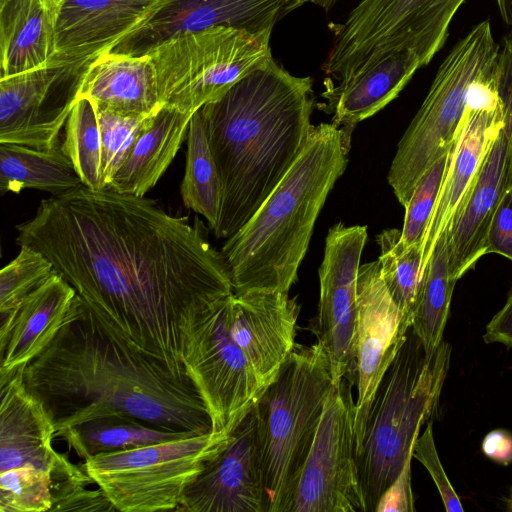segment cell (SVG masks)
Here are the masks:
<instances>
[{
  "mask_svg": "<svg viewBox=\"0 0 512 512\" xmlns=\"http://www.w3.org/2000/svg\"><path fill=\"white\" fill-rule=\"evenodd\" d=\"M180 193L185 207L202 215L214 231L220 215L221 183L200 109L189 123L186 167Z\"/></svg>",
  "mask_w": 512,
  "mask_h": 512,
  "instance_id": "cell-31",
  "label": "cell"
},
{
  "mask_svg": "<svg viewBox=\"0 0 512 512\" xmlns=\"http://www.w3.org/2000/svg\"><path fill=\"white\" fill-rule=\"evenodd\" d=\"M510 188V144L502 126L445 230L448 269L452 280L457 282L486 254L490 222Z\"/></svg>",
  "mask_w": 512,
  "mask_h": 512,
  "instance_id": "cell-21",
  "label": "cell"
},
{
  "mask_svg": "<svg viewBox=\"0 0 512 512\" xmlns=\"http://www.w3.org/2000/svg\"><path fill=\"white\" fill-rule=\"evenodd\" d=\"M451 356L443 340L427 356L411 327L382 379L355 463L361 511L375 512L379 499L401 472L424 423L438 408Z\"/></svg>",
  "mask_w": 512,
  "mask_h": 512,
  "instance_id": "cell-5",
  "label": "cell"
},
{
  "mask_svg": "<svg viewBox=\"0 0 512 512\" xmlns=\"http://www.w3.org/2000/svg\"><path fill=\"white\" fill-rule=\"evenodd\" d=\"M498 91L503 110V128L508 135L510 144L512 178V32L506 34L500 44Z\"/></svg>",
  "mask_w": 512,
  "mask_h": 512,
  "instance_id": "cell-41",
  "label": "cell"
},
{
  "mask_svg": "<svg viewBox=\"0 0 512 512\" xmlns=\"http://www.w3.org/2000/svg\"><path fill=\"white\" fill-rule=\"evenodd\" d=\"M82 71L45 67L0 78V143L59 147V135L76 102Z\"/></svg>",
  "mask_w": 512,
  "mask_h": 512,
  "instance_id": "cell-16",
  "label": "cell"
},
{
  "mask_svg": "<svg viewBox=\"0 0 512 512\" xmlns=\"http://www.w3.org/2000/svg\"><path fill=\"white\" fill-rule=\"evenodd\" d=\"M54 54L49 0H8L0 5V78L45 67Z\"/></svg>",
  "mask_w": 512,
  "mask_h": 512,
  "instance_id": "cell-26",
  "label": "cell"
},
{
  "mask_svg": "<svg viewBox=\"0 0 512 512\" xmlns=\"http://www.w3.org/2000/svg\"><path fill=\"white\" fill-rule=\"evenodd\" d=\"M496 253L512 261V188L501 199L490 222L486 254Z\"/></svg>",
  "mask_w": 512,
  "mask_h": 512,
  "instance_id": "cell-40",
  "label": "cell"
},
{
  "mask_svg": "<svg viewBox=\"0 0 512 512\" xmlns=\"http://www.w3.org/2000/svg\"><path fill=\"white\" fill-rule=\"evenodd\" d=\"M484 341L512 348V287L504 306L492 317L483 335Z\"/></svg>",
  "mask_w": 512,
  "mask_h": 512,
  "instance_id": "cell-43",
  "label": "cell"
},
{
  "mask_svg": "<svg viewBox=\"0 0 512 512\" xmlns=\"http://www.w3.org/2000/svg\"><path fill=\"white\" fill-rule=\"evenodd\" d=\"M350 141L332 122L312 126L289 171L221 249L233 293L289 292L297 280L316 219L346 169Z\"/></svg>",
  "mask_w": 512,
  "mask_h": 512,
  "instance_id": "cell-4",
  "label": "cell"
},
{
  "mask_svg": "<svg viewBox=\"0 0 512 512\" xmlns=\"http://www.w3.org/2000/svg\"><path fill=\"white\" fill-rule=\"evenodd\" d=\"M76 297L75 289L54 270L23 301L0 350V377L26 366L52 342Z\"/></svg>",
  "mask_w": 512,
  "mask_h": 512,
  "instance_id": "cell-25",
  "label": "cell"
},
{
  "mask_svg": "<svg viewBox=\"0 0 512 512\" xmlns=\"http://www.w3.org/2000/svg\"><path fill=\"white\" fill-rule=\"evenodd\" d=\"M503 22L512 27V0H496Z\"/></svg>",
  "mask_w": 512,
  "mask_h": 512,
  "instance_id": "cell-46",
  "label": "cell"
},
{
  "mask_svg": "<svg viewBox=\"0 0 512 512\" xmlns=\"http://www.w3.org/2000/svg\"><path fill=\"white\" fill-rule=\"evenodd\" d=\"M53 272V264L44 254L20 246L18 255L0 271V315H17L23 301Z\"/></svg>",
  "mask_w": 512,
  "mask_h": 512,
  "instance_id": "cell-35",
  "label": "cell"
},
{
  "mask_svg": "<svg viewBox=\"0 0 512 512\" xmlns=\"http://www.w3.org/2000/svg\"><path fill=\"white\" fill-rule=\"evenodd\" d=\"M8 0H0V5L1 4H4L5 2H7Z\"/></svg>",
  "mask_w": 512,
  "mask_h": 512,
  "instance_id": "cell-48",
  "label": "cell"
},
{
  "mask_svg": "<svg viewBox=\"0 0 512 512\" xmlns=\"http://www.w3.org/2000/svg\"><path fill=\"white\" fill-rule=\"evenodd\" d=\"M83 185L61 145L53 149L0 143V193L37 189L53 196Z\"/></svg>",
  "mask_w": 512,
  "mask_h": 512,
  "instance_id": "cell-28",
  "label": "cell"
},
{
  "mask_svg": "<svg viewBox=\"0 0 512 512\" xmlns=\"http://www.w3.org/2000/svg\"><path fill=\"white\" fill-rule=\"evenodd\" d=\"M376 239L382 279L400 310L403 324L409 329L423 277V247L421 244L405 247L401 230L395 228L383 230Z\"/></svg>",
  "mask_w": 512,
  "mask_h": 512,
  "instance_id": "cell-32",
  "label": "cell"
},
{
  "mask_svg": "<svg viewBox=\"0 0 512 512\" xmlns=\"http://www.w3.org/2000/svg\"><path fill=\"white\" fill-rule=\"evenodd\" d=\"M51 507L49 471L26 465L0 472V512H46Z\"/></svg>",
  "mask_w": 512,
  "mask_h": 512,
  "instance_id": "cell-36",
  "label": "cell"
},
{
  "mask_svg": "<svg viewBox=\"0 0 512 512\" xmlns=\"http://www.w3.org/2000/svg\"><path fill=\"white\" fill-rule=\"evenodd\" d=\"M24 368L0 377V472L30 465L51 472L55 426L44 406L28 392Z\"/></svg>",
  "mask_w": 512,
  "mask_h": 512,
  "instance_id": "cell-22",
  "label": "cell"
},
{
  "mask_svg": "<svg viewBox=\"0 0 512 512\" xmlns=\"http://www.w3.org/2000/svg\"><path fill=\"white\" fill-rule=\"evenodd\" d=\"M482 450L486 457L501 465L512 462V433L504 429L490 431L483 439Z\"/></svg>",
  "mask_w": 512,
  "mask_h": 512,
  "instance_id": "cell-44",
  "label": "cell"
},
{
  "mask_svg": "<svg viewBox=\"0 0 512 512\" xmlns=\"http://www.w3.org/2000/svg\"><path fill=\"white\" fill-rule=\"evenodd\" d=\"M231 434L209 432L99 453L84 459L82 466L117 511L177 510L187 487L225 448Z\"/></svg>",
  "mask_w": 512,
  "mask_h": 512,
  "instance_id": "cell-10",
  "label": "cell"
},
{
  "mask_svg": "<svg viewBox=\"0 0 512 512\" xmlns=\"http://www.w3.org/2000/svg\"><path fill=\"white\" fill-rule=\"evenodd\" d=\"M177 510L187 512H268L264 439L257 403L206 462L185 490Z\"/></svg>",
  "mask_w": 512,
  "mask_h": 512,
  "instance_id": "cell-14",
  "label": "cell"
},
{
  "mask_svg": "<svg viewBox=\"0 0 512 512\" xmlns=\"http://www.w3.org/2000/svg\"><path fill=\"white\" fill-rule=\"evenodd\" d=\"M421 67L418 57L405 50L394 53L345 81H324L322 97L326 111L333 113L332 123L351 139L355 126L394 100Z\"/></svg>",
  "mask_w": 512,
  "mask_h": 512,
  "instance_id": "cell-24",
  "label": "cell"
},
{
  "mask_svg": "<svg viewBox=\"0 0 512 512\" xmlns=\"http://www.w3.org/2000/svg\"><path fill=\"white\" fill-rule=\"evenodd\" d=\"M291 0H161L151 13L110 50L142 56L185 32L215 26L253 33L272 32Z\"/></svg>",
  "mask_w": 512,
  "mask_h": 512,
  "instance_id": "cell-18",
  "label": "cell"
},
{
  "mask_svg": "<svg viewBox=\"0 0 512 512\" xmlns=\"http://www.w3.org/2000/svg\"><path fill=\"white\" fill-rule=\"evenodd\" d=\"M299 312L297 298L288 292L251 290L229 297V332L263 390L295 347Z\"/></svg>",
  "mask_w": 512,
  "mask_h": 512,
  "instance_id": "cell-19",
  "label": "cell"
},
{
  "mask_svg": "<svg viewBox=\"0 0 512 512\" xmlns=\"http://www.w3.org/2000/svg\"><path fill=\"white\" fill-rule=\"evenodd\" d=\"M77 98L122 116H149L163 106L157 74L149 55L105 51L88 63L78 83Z\"/></svg>",
  "mask_w": 512,
  "mask_h": 512,
  "instance_id": "cell-23",
  "label": "cell"
},
{
  "mask_svg": "<svg viewBox=\"0 0 512 512\" xmlns=\"http://www.w3.org/2000/svg\"><path fill=\"white\" fill-rule=\"evenodd\" d=\"M490 21L476 24L449 51L428 94L398 143L388 183L405 208L426 170L448 152L461 123L470 85L499 56Z\"/></svg>",
  "mask_w": 512,
  "mask_h": 512,
  "instance_id": "cell-7",
  "label": "cell"
},
{
  "mask_svg": "<svg viewBox=\"0 0 512 512\" xmlns=\"http://www.w3.org/2000/svg\"><path fill=\"white\" fill-rule=\"evenodd\" d=\"M16 230V243L44 254L97 317L180 377L191 326L233 293L202 220L145 196L81 185L43 199Z\"/></svg>",
  "mask_w": 512,
  "mask_h": 512,
  "instance_id": "cell-1",
  "label": "cell"
},
{
  "mask_svg": "<svg viewBox=\"0 0 512 512\" xmlns=\"http://www.w3.org/2000/svg\"><path fill=\"white\" fill-rule=\"evenodd\" d=\"M95 109L102 145V181L104 186L108 187L140 134L152 123L156 113L149 116H122Z\"/></svg>",
  "mask_w": 512,
  "mask_h": 512,
  "instance_id": "cell-37",
  "label": "cell"
},
{
  "mask_svg": "<svg viewBox=\"0 0 512 512\" xmlns=\"http://www.w3.org/2000/svg\"><path fill=\"white\" fill-rule=\"evenodd\" d=\"M55 436L83 422L122 414L171 432H212L191 379L129 342L76 297L52 342L24 368Z\"/></svg>",
  "mask_w": 512,
  "mask_h": 512,
  "instance_id": "cell-2",
  "label": "cell"
},
{
  "mask_svg": "<svg viewBox=\"0 0 512 512\" xmlns=\"http://www.w3.org/2000/svg\"><path fill=\"white\" fill-rule=\"evenodd\" d=\"M407 458L401 472L384 491L375 512H414V497L411 489V460Z\"/></svg>",
  "mask_w": 512,
  "mask_h": 512,
  "instance_id": "cell-42",
  "label": "cell"
},
{
  "mask_svg": "<svg viewBox=\"0 0 512 512\" xmlns=\"http://www.w3.org/2000/svg\"><path fill=\"white\" fill-rule=\"evenodd\" d=\"M502 126L496 60L474 79L468 90L465 111L423 242V273L436 241L449 225Z\"/></svg>",
  "mask_w": 512,
  "mask_h": 512,
  "instance_id": "cell-15",
  "label": "cell"
},
{
  "mask_svg": "<svg viewBox=\"0 0 512 512\" xmlns=\"http://www.w3.org/2000/svg\"><path fill=\"white\" fill-rule=\"evenodd\" d=\"M271 33L215 26L159 44L150 56L163 106L195 113L272 59Z\"/></svg>",
  "mask_w": 512,
  "mask_h": 512,
  "instance_id": "cell-9",
  "label": "cell"
},
{
  "mask_svg": "<svg viewBox=\"0 0 512 512\" xmlns=\"http://www.w3.org/2000/svg\"><path fill=\"white\" fill-rule=\"evenodd\" d=\"M466 0H362L342 24L323 69L338 81L365 72L380 60L411 51L421 67L443 47L450 23Z\"/></svg>",
  "mask_w": 512,
  "mask_h": 512,
  "instance_id": "cell-8",
  "label": "cell"
},
{
  "mask_svg": "<svg viewBox=\"0 0 512 512\" xmlns=\"http://www.w3.org/2000/svg\"><path fill=\"white\" fill-rule=\"evenodd\" d=\"M332 385L322 343L295 344L257 402L264 439L268 512H290Z\"/></svg>",
  "mask_w": 512,
  "mask_h": 512,
  "instance_id": "cell-6",
  "label": "cell"
},
{
  "mask_svg": "<svg viewBox=\"0 0 512 512\" xmlns=\"http://www.w3.org/2000/svg\"><path fill=\"white\" fill-rule=\"evenodd\" d=\"M229 297L209 307L193 323L182 359L207 408L212 432L225 434L233 432L264 392L229 332Z\"/></svg>",
  "mask_w": 512,
  "mask_h": 512,
  "instance_id": "cell-11",
  "label": "cell"
},
{
  "mask_svg": "<svg viewBox=\"0 0 512 512\" xmlns=\"http://www.w3.org/2000/svg\"><path fill=\"white\" fill-rule=\"evenodd\" d=\"M61 147L84 186L106 188L102 181V145L96 109L87 98H77L65 125Z\"/></svg>",
  "mask_w": 512,
  "mask_h": 512,
  "instance_id": "cell-33",
  "label": "cell"
},
{
  "mask_svg": "<svg viewBox=\"0 0 512 512\" xmlns=\"http://www.w3.org/2000/svg\"><path fill=\"white\" fill-rule=\"evenodd\" d=\"M352 385L344 377L328 391L290 512L361 511Z\"/></svg>",
  "mask_w": 512,
  "mask_h": 512,
  "instance_id": "cell-12",
  "label": "cell"
},
{
  "mask_svg": "<svg viewBox=\"0 0 512 512\" xmlns=\"http://www.w3.org/2000/svg\"><path fill=\"white\" fill-rule=\"evenodd\" d=\"M193 114L162 106L136 140L108 188L122 194L145 196L178 153Z\"/></svg>",
  "mask_w": 512,
  "mask_h": 512,
  "instance_id": "cell-27",
  "label": "cell"
},
{
  "mask_svg": "<svg viewBox=\"0 0 512 512\" xmlns=\"http://www.w3.org/2000/svg\"><path fill=\"white\" fill-rule=\"evenodd\" d=\"M413 457L421 462L431 475L442 498L445 510L451 512L463 511L461 501L441 465L434 443L431 421L427 422L423 434L418 437L413 449Z\"/></svg>",
  "mask_w": 512,
  "mask_h": 512,
  "instance_id": "cell-39",
  "label": "cell"
},
{
  "mask_svg": "<svg viewBox=\"0 0 512 512\" xmlns=\"http://www.w3.org/2000/svg\"><path fill=\"white\" fill-rule=\"evenodd\" d=\"M337 1L338 0H291L285 9V15L306 3H312L322 7L325 10H329Z\"/></svg>",
  "mask_w": 512,
  "mask_h": 512,
  "instance_id": "cell-45",
  "label": "cell"
},
{
  "mask_svg": "<svg viewBox=\"0 0 512 512\" xmlns=\"http://www.w3.org/2000/svg\"><path fill=\"white\" fill-rule=\"evenodd\" d=\"M312 88L272 58L200 108L221 183L217 238L236 234L297 159L313 126Z\"/></svg>",
  "mask_w": 512,
  "mask_h": 512,
  "instance_id": "cell-3",
  "label": "cell"
},
{
  "mask_svg": "<svg viewBox=\"0 0 512 512\" xmlns=\"http://www.w3.org/2000/svg\"><path fill=\"white\" fill-rule=\"evenodd\" d=\"M193 435L198 434L166 431L137 418L116 414L67 428L56 437L64 439L80 458L87 459L99 453L125 451Z\"/></svg>",
  "mask_w": 512,
  "mask_h": 512,
  "instance_id": "cell-29",
  "label": "cell"
},
{
  "mask_svg": "<svg viewBox=\"0 0 512 512\" xmlns=\"http://www.w3.org/2000/svg\"><path fill=\"white\" fill-rule=\"evenodd\" d=\"M455 284L456 281L449 274L444 231L436 241L425 267L411 325L427 356L443 340Z\"/></svg>",
  "mask_w": 512,
  "mask_h": 512,
  "instance_id": "cell-30",
  "label": "cell"
},
{
  "mask_svg": "<svg viewBox=\"0 0 512 512\" xmlns=\"http://www.w3.org/2000/svg\"><path fill=\"white\" fill-rule=\"evenodd\" d=\"M55 54L49 65L83 71L138 26L161 0H49Z\"/></svg>",
  "mask_w": 512,
  "mask_h": 512,
  "instance_id": "cell-20",
  "label": "cell"
},
{
  "mask_svg": "<svg viewBox=\"0 0 512 512\" xmlns=\"http://www.w3.org/2000/svg\"><path fill=\"white\" fill-rule=\"evenodd\" d=\"M50 474V511H117L99 487L87 488L93 480L82 464H73L66 454L58 452Z\"/></svg>",
  "mask_w": 512,
  "mask_h": 512,
  "instance_id": "cell-34",
  "label": "cell"
},
{
  "mask_svg": "<svg viewBox=\"0 0 512 512\" xmlns=\"http://www.w3.org/2000/svg\"><path fill=\"white\" fill-rule=\"evenodd\" d=\"M450 152L451 149L426 170L405 206L401 230V241L405 247L415 244H421L423 247L425 234L446 175Z\"/></svg>",
  "mask_w": 512,
  "mask_h": 512,
  "instance_id": "cell-38",
  "label": "cell"
},
{
  "mask_svg": "<svg viewBox=\"0 0 512 512\" xmlns=\"http://www.w3.org/2000/svg\"><path fill=\"white\" fill-rule=\"evenodd\" d=\"M504 501L506 503V510L512 512V487L509 490L508 496L504 498Z\"/></svg>",
  "mask_w": 512,
  "mask_h": 512,
  "instance_id": "cell-47",
  "label": "cell"
},
{
  "mask_svg": "<svg viewBox=\"0 0 512 512\" xmlns=\"http://www.w3.org/2000/svg\"><path fill=\"white\" fill-rule=\"evenodd\" d=\"M357 291L355 453L361 448L380 383L409 330L384 284L378 260L360 265Z\"/></svg>",
  "mask_w": 512,
  "mask_h": 512,
  "instance_id": "cell-17",
  "label": "cell"
},
{
  "mask_svg": "<svg viewBox=\"0 0 512 512\" xmlns=\"http://www.w3.org/2000/svg\"><path fill=\"white\" fill-rule=\"evenodd\" d=\"M366 239V226H346L340 222L329 229L325 240L319 267L317 332L328 356L332 385L339 384L344 377L352 383L357 380V282Z\"/></svg>",
  "mask_w": 512,
  "mask_h": 512,
  "instance_id": "cell-13",
  "label": "cell"
}]
</instances>
